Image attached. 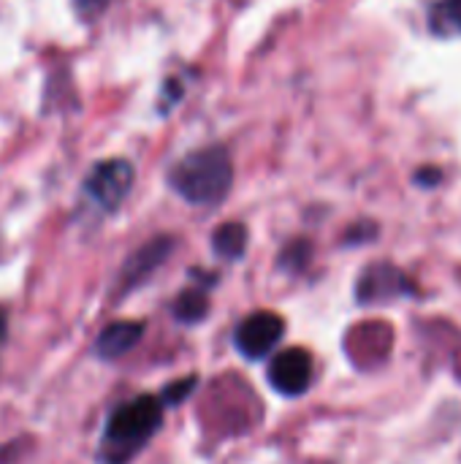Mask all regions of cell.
<instances>
[{
	"mask_svg": "<svg viewBox=\"0 0 461 464\" xmlns=\"http://www.w3.org/2000/svg\"><path fill=\"white\" fill-rule=\"evenodd\" d=\"M106 3H109V0H76V8H79L84 16H92V14H98Z\"/></svg>",
	"mask_w": 461,
	"mask_h": 464,
	"instance_id": "12",
	"label": "cell"
},
{
	"mask_svg": "<svg viewBox=\"0 0 461 464\" xmlns=\"http://www.w3.org/2000/svg\"><path fill=\"white\" fill-rule=\"evenodd\" d=\"M283 318L274 313H255L236 329V348L247 359H264L283 337Z\"/></svg>",
	"mask_w": 461,
	"mask_h": 464,
	"instance_id": "5",
	"label": "cell"
},
{
	"mask_svg": "<svg viewBox=\"0 0 461 464\" xmlns=\"http://www.w3.org/2000/svg\"><path fill=\"white\" fill-rule=\"evenodd\" d=\"M168 250H171V239H155V242L144 245V247L133 256V261L128 264L125 280H128V283H139L141 277H147V275L168 256Z\"/></svg>",
	"mask_w": 461,
	"mask_h": 464,
	"instance_id": "7",
	"label": "cell"
},
{
	"mask_svg": "<svg viewBox=\"0 0 461 464\" xmlns=\"http://www.w3.org/2000/svg\"><path fill=\"white\" fill-rule=\"evenodd\" d=\"M133 185V166L128 160H103L87 177V193L103 209H117Z\"/></svg>",
	"mask_w": 461,
	"mask_h": 464,
	"instance_id": "3",
	"label": "cell"
},
{
	"mask_svg": "<svg viewBox=\"0 0 461 464\" xmlns=\"http://www.w3.org/2000/svg\"><path fill=\"white\" fill-rule=\"evenodd\" d=\"M193 389H196V378H185V381H179V383H171V386H166V392H163V402H182Z\"/></svg>",
	"mask_w": 461,
	"mask_h": 464,
	"instance_id": "10",
	"label": "cell"
},
{
	"mask_svg": "<svg viewBox=\"0 0 461 464\" xmlns=\"http://www.w3.org/2000/svg\"><path fill=\"white\" fill-rule=\"evenodd\" d=\"M5 337V313L0 310V340Z\"/></svg>",
	"mask_w": 461,
	"mask_h": 464,
	"instance_id": "13",
	"label": "cell"
},
{
	"mask_svg": "<svg viewBox=\"0 0 461 464\" xmlns=\"http://www.w3.org/2000/svg\"><path fill=\"white\" fill-rule=\"evenodd\" d=\"M144 326L139 321H120L103 329V334L98 337V353L103 359H117L122 353H128L139 340H141Z\"/></svg>",
	"mask_w": 461,
	"mask_h": 464,
	"instance_id": "6",
	"label": "cell"
},
{
	"mask_svg": "<svg viewBox=\"0 0 461 464\" xmlns=\"http://www.w3.org/2000/svg\"><path fill=\"white\" fill-rule=\"evenodd\" d=\"M234 182V166L223 147L190 152L171 169L174 190L190 204H217Z\"/></svg>",
	"mask_w": 461,
	"mask_h": 464,
	"instance_id": "1",
	"label": "cell"
},
{
	"mask_svg": "<svg viewBox=\"0 0 461 464\" xmlns=\"http://www.w3.org/2000/svg\"><path fill=\"white\" fill-rule=\"evenodd\" d=\"M440 19H446L448 22V27H461V0H448L446 3V11H443V16Z\"/></svg>",
	"mask_w": 461,
	"mask_h": 464,
	"instance_id": "11",
	"label": "cell"
},
{
	"mask_svg": "<svg viewBox=\"0 0 461 464\" xmlns=\"http://www.w3.org/2000/svg\"><path fill=\"white\" fill-rule=\"evenodd\" d=\"M160 424V400L155 397H139L128 405H122L106 427V451L111 462H122L130 454H136L149 435Z\"/></svg>",
	"mask_w": 461,
	"mask_h": 464,
	"instance_id": "2",
	"label": "cell"
},
{
	"mask_svg": "<svg viewBox=\"0 0 461 464\" xmlns=\"http://www.w3.org/2000/svg\"><path fill=\"white\" fill-rule=\"evenodd\" d=\"M312 381V359L302 348H288L277 353L269 364V383L285 394V397H299L310 389Z\"/></svg>",
	"mask_w": 461,
	"mask_h": 464,
	"instance_id": "4",
	"label": "cell"
},
{
	"mask_svg": "<svg viewBox=\"0 0 461 464\" xmlns=\"http://www.w3.org/2000/svg\"><path fill=\"white\" fill-rule=\"evenodd\" d=\"M215 250L223 258H239L247 247V228L242 223H226L215 231Z\"/></svg>",
	"mask_w": 461,
	"mask_h": 464,
	"instance_id": "8",
	"label": "cell"
},
{
	"mask_svg": "<svg viewBox=\"0 0 461 464\" xmlns=\"http://www.w3.org/2000/svg\"><path fill=\"white\" fill-rule=\"evenodd\" d=\"M206 310H209V299H206V294L198 288H193V291H185L179 299H177V304H174V313H177V318L179 321H185V324H196V321H201L204 315H206Z\"/></svg>",
	"mask_w": 461,
	"mask_h": 464,
	"instance_id": "9",
	"label": "cell"
}]
</instances>
